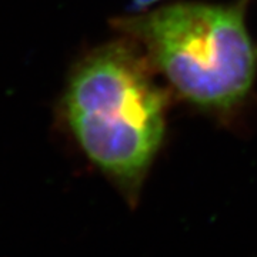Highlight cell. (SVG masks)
<instances>
[{"mask_svg":"<svg viewBox=\"0 0 257 257\" xmlns=\"http://www.w3.org/2000/svg\"><path fill=\"white\" fill-rule=\"evenodd\" d=\"M247 3H175L117 19L114 26L143 47L152 67L184 100L207 110H230L247 97L257 73Z\"/></svg>","mask_w":257,"mask_h":257,"instance_id":"cell-2","label":"cell"},{"mask_svg":"<svg viewBox=\"0 0 257 257\" xmlns=\"http://www.w3.org/2000/svg\"><path fill=\"white\" fill-rule=\"evenodd\" d=\"M150 67L132 43H109L74 67L63 96L82 152L128 202L138 199L166 133L167 99Z\"/></svg>","mask_w":257,"mask_h":257,"instance_id":"cell-1","label":"cell"},{"mask_svg":"<svg viewBox=\"0 0 257 257\" xmlns=\"http://www.w3.org/2000/svg\"><path fill=\"white\" fill-rule=\"evenodd\" d=\"M160 0H130V10L135 13H145L149 8L155 6Z\"/></svg>","mask_w":257,"mask_h":257,"instance_id":"cell-3","label":"cell"}]
</instances>
